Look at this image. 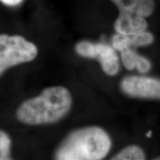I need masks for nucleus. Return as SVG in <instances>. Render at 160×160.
Segmentation results:
<instances>
[{"instance_id": "nucleus-7", "label": "nucleus", "mask_w": 160, "mask_h": 160, "mask_svg": "<svg viewBox=\"0 0 160 160\" xmlns=\"http://www.w3.org/2000/svg\"><path fill=\"white\" fill-rule=\"evenodd\" d=\"M121 13H132L140 17H150L154 11L153 0H111Z\"/></svg>"}, {"instance_id": "nucleus-6", "label": "nucleus", "mask_w": 160, "mask_h": 160, "mask_svg": "<svg viewBox=\"0 0 160 160\" xmlns=\"http://www.w3.org/2000/svg\"><path fill=\"white\" fill-rule=\"evenodd\" d=\"M147 28L148 23L145 17L121 12L114 23V28L118 33L128 36L145 31Z\"/></svg>"}, {"instance_id": "nucleus-3", "label": "nucleus", "mask_w": 160, "mask_h": 160, "mask_svg": "<svg viewBox=\"0 0 160 160\" xmlns=\"http://www.w3.org/2000/svg\"><path fill=\"white\" fill-rule=\"evenodd\" d=\"M38 48L19 35H0V76L6 70L36 59Z\"/></svg>"}, {"instance_id": "nucleus-2", "label": "nucleus", "mask_w": 160, "mask_h": 160, "mask_svg": "<svg viewBox=\"0 0 160 160\" xmlns=\"http://www.w3.org/2000/svg\"><path fill=\"white\" fill-rule=\"evenodd\" d=\"M111 146V139L104 130L89 127L70 133L59 145L54 157L59 160H99L108 153Z\"/></svg>"}, {"instance_id": "nucleus-1", "label": "nucleus", "mask_w": 160, "mask_h": 160, "mask_svg": "<svg viewBox=\"0 0 160 160\" xmlns=\"http://www.w3.org/2000/svg\"><path fill=\"white\" fill-rule=\"evenodd\" d=\"M71 105L68 90L62 86L50 87L37 97L22 103L17 111V118L30 125L54 123L68 113Z\"/></svg>"}, {"instance_id": "nucleus-10", "label": "nucleus", "mask_w": 160, "mask_h": 160, "mask_svg": "<svg viewBox=\"0 0 160 160\" xmlns=\"http://www.w3.org/2000/svg\"><path fill=\"white\" fill-rule=\"evenodd\" d=\"M139 57L140 56L138 55L136 52L131 51L129 48L122 51L121 53L122 61L124 66L128 70L136 68Z\"/></svg>"}, {"instance_id": "nucleus-11", "label": "nucleus", "mask_w": 160, "mask_h": 160, "mask_svg": "<svg viewBox=\"0 0 160 160\" xmlns=\"http://www.w3.org/2000/svg\"><path fill=\"white\" fill-rule=\"evenodd\" d=\"M112 44L113 48L119 51H123L126 49H128L129 47L132 45L131 36L117 33L113 37Z\"/></svg>"}, {"instance_id": "nucleus-13", "label": "nucleus", "mask_w": 160, "mask_h": 160, "mask_svg": "<svg viewBox=\"0 0 160 160\" xmlns=\"http://www.w3.org/2000/svg\"><path fill=\"white\" fill-rule=\"evenodd\" d=\"M151 63L146 58L142 57L140 56L139 59L138 60V62L137 64V67L136 68H137L140 73H147L150 71L151 69Z\"/></svg>"}, {"instance_id": "nucleus-15", "label": "nucleus", "mask_w": 160, "mask_h": 160, "mask_svg": "<svg viewBox=\"0 0 160 160\" xmlns=\"http://www.w3.org/2000/svg\"><path fill=\"white\" fill-rule=\"evenodd\" d=\"M146 136H147L148 137H151V131H149L148 133H147V135H146Z\"/></svg>"}, {"instance_id": "nucleus-12", "label": "nucleus", "mask_w": 160, "mask_h": 160, "mask_svg": "<svg viewBox=\"0 0 160 160\" xmlns=\"http://www.w3.org/2000/svg\"><path fill=\"white\" fill-rule=\"evenodd\" d=\"M132 45L135 46H145L148 45L153 42V36L151 33L143 31L131 36Z\"/></svg>"}, {"instance_id": "nucleus-9", "label": "nucleus", "mask_w": 160, "mask_h": 160, "mask_svg": "<svg viewBox=\"0 0 160 160\" xmlns=\"http://www.w3.org/2000/svg\"><path fill=\"white\" fill-rule=\"evenodd\" d=\"M11 139L7 133L0 130V160L11 159Z\"/></svg>"}, {"instance_id": "nucleus-14", "label": "nucleus", "mask_w": 160, "mask_h": 160, "mask_svg": "<svg viewBox=\"0 0 160 160\" xmlns=\"http://www.w3.org/2000/svg\"><path fill=\"white\" fill-rule=\"evenodd\" d=\"M0 2L8 6H16L22 2L23 0H0Z\"/></svg>"}, {"instance_id": "nucleus-5", "label": "nucleus", "mask_w": 160, "mask_h": 160, "mask_svg": "<svg viewBox=\"0 0 160 160\" xmlns=\"http://www.w3.org/2000/svg\"><path fill=\"white\" fill-rule=\"evenodd\" d=\"M122 91L131 97L160 99V80L145 77H128L121 84Z\"/></svg>"}, {"instance_id": "nucleus-4", "label": "nucleus", "mask_w": 160, "mask_h": 160, "mask_svg": "<svg viewBox=\"0 0 160 160\" xmlns=\"http://www.w3.org/2000/svg\"><path fill=\"white\" fill-rule=\"evenodd\" d=\"M76 51L81 57L97 59L107 74L113 76L119 71V58L114 49L111 46L89 41H82L76 45Z\"/></svg>"}, {"instance_id": "nucleus-8", "label": "nucleus", "mask_w": 160, "mask_h": 160, "mask_svg": "<svg viewBox=\"0 0 160 160\" xmlns=\"http://www.w3.org/2000/svg\"><path fill=\"white\" fill-rule=\"evenodd\" d=\"M145 153L137 146H129L116 155L112 159L114 160H142L145 159Z\"/></svg>"}]
</instances>
